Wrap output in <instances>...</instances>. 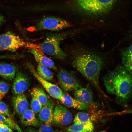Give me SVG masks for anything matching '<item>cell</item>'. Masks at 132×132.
I'll use <instances>...</instances> for the list:
<instances>
[{
	"label": "cell",
	"mask_w": 132,
	"mask_h": 132,
	"mask_svg": "<svg viewBox=\"0 0 132 132\" xmlns=\"http://www.w3.org/2000/svg\"><path fill=\"white\" fill-rule=\"evenodd\" d=\"M31 103V110L35 114L39 113L41 110L43 106L35 97H32Z\"/></svg>",
	"instance_id": "obj_24"
},
{
	"label": "cell",
	"mask_w": 132,
	"mask_h": 132,
	"mask_svg": "<svg viewBox=\"0 0 132 132\" xmlns=\"http://www.w3.org/2000/svg\"><path fill=\"white\" fill-rule=\"evenodd\" d=\"M38 132H54L52 128L50 126L45 124L41 125Z\"/></svg>",
	"instance_id": "obj_27"
},
{
	"label": "cell",
	"mask_w": 132,
	"mask_h": 132,
	"mask_svg": "<svg viewBox=\"0 0 132 132\" xmlns=\"http://www.w3.org/2000/svg\"><path fill=\"white\" fill-rule=\"evenodd\" d=\"M21 121L25 125L38 126L40 123L36 118L35 113L30 109H28L21 115Z\"/></svg>",
	"instance_id": "obj_17"
},
{
	"label": "cell",
	"mask_w": 132,
	"mask_h": 132,
	"mask_svg": "<svg viewBox=\"0 0 132 132\" xmlns=\"http://www.w3.org/2000/svg\"><path fill=\"white\" fill-rule=\"evenodd\" d=\"M28 52L33 55L39 64L54 70H57V68L51 59L43 55L35 49L31 48Z\"/></svg>",
	"instance_id": "obj_14"
},
{
	"label": "cell",
	"mask_w": 132,
	"mask_h": 132,
	"mask_svg": "<svg viewBox=\"0 0 132 132\" xmlns=\"http://www.w3.org/2000/svg\"><path fill=\"white\" fill-rule=\"evenodd\" d=\"M104 64L102 57L91 53L78 55L72 63L74 68L99 90V78Z\"/></svg>",
	"instance_id": "obj_2"
},
{
	"label": "cell",
	"mask_w": 132,
	"mask_h": 132,
	"mask_svg": "<svg viewBox=\"0 0 132 132\" xmlns=\"http://www.w3.org/2000/svg\"><path fill=\"white\" fill-rule=\"evenodd\" d=\"M71 112L66 107L60 105L55 106L53 111V121L55 125L59 126L68 125L72 121Z\"/></svg>",
	"instance_id": "obj_9"
},
{
	"label": "cell",
	"mask_w": 132,
	"mask_h": 132,
	"mask_svg": "<svg viewBox=\"0 0 132 132\" xmlns=\"http://www.w3.org/2000/svg\"><path fill=\"white\" fill-rule=\"evenodd\" d=\"M4 96L0 94V102L1 101L2 99Z\"/></svg>",
	"instance_id": "obj_31"
},
{
	"label": "cell",
	"mask_w": 132,
	"mask_h": 132,
	"mask_svg": "<svg viewBox=\"0 0 132 132\" xmlns=\"http://www.w3.org/2000/svg\"><path fill=\"white\" fill-rule=\"evenodd\" d=\"M32 46L31 43L11 32L8 31L0 35V51L13 52L21 48H33Z\"/></svg>",
	"instance_id": "obj_5"
},
{
	"label": "cell",
	"mask_w": 132,
	"mask_h": 132,
	"mask_svg": "<svg viewBox=\"0 0 132 132\" xmlns=\"http://www.w3.org/2000/svg\"><path fill=\"white\" fill-rule=\"evenodd\" d=\"M18 58L17 55L7 54L0 55V59H16Z\"/></svg>",
	"instance_id": "obj_29"
},
{
	"label": "cell",
	"mask_w": 132,
	"mask_h": 132,
	"mask_svg": "<svg viewBox=\"0 0 132 132\" xmlns=\"http://www.w3.org/2000/svg\"><path fill=\"white\" fill-rule=\"evenodd\" d=\"M132 75L123 66H119L108 71L103 77L106 88L114 95L117 102L126 106L132 96Z\"/></svg>",
	"instance_id": "obj_1"
},
{
	"label": "cell",
	"mask_w": 132,
	"mask_h": 132,
	"mask_svg": "<svg viewBox=\"0 0 132 132\" xmlns=\"http://www.w3.org/2000/svg\"><path fill=\"white\" fill-rule=\"evenodd\" d=\"M73 122L75 124H93L88 114L82 112H78L76 114L74 118Z\"/></svg>",
	"instance_id": "obj_22"
},
{
	"label": "cell",
	"mask_w": 132,
	"mask_h": 132,
	"mask_svg": "<svg viewBox=\"0 0 132 132\" xmlns=\"http://www.w3.org/2000/svg\"><path fill=\"white\" fill-rule=\"evenodd\" d=\"M132 45L121 52L122 64L123 67L132 75Z\"/></svg>",
	"instance_id": "obj_18"
},
{
	"label": "cell",
	"mask_w": 132,
	"mask_h": 132,
	"mask_svg": "<svg viewBox=\"0 0 132 132\" xmlns=\"http://www.w3.org/2000/svg\"><path fill=\"white\" fill-rule=\"evenodd\" d=\"M36 72L42 78L48 81L51 80L53 78V74L48 68L39 64L37 68Z\"/></svg>",
	"instance_id": "obj_21"
},
{
	"label": "cell",
	"mask_w": 132,
	"mask_h": 132,
	"mask_svg": "<svg viewBox=\"0 0 132 132\" xmlns=\"http://www.w3.org/2000/svg\"><path fill=\"white\" fill-rule=\"evenodd\" d=\"M64 36L58 35H48L41 44V50L44 53L54 57L61 59H64L66 55L60 45V41Z\"/></svg>",
	"instance_id": "obj_4"
},
{
	"label": "cell",
	"mask_w": 132,
	"mask_h": 132,
	"mask_svg": "<svg viewBox=\"0 0 132 132\" xmlns=\"http://www.w3.org/2000/svg\"><path fill=\"white\" fill-rule=\"evenodd\" d=\"M72 132V131H71V132Z\"/></svg>",
	"instance_id": "obj_33"
},
{
	"label": "cell",
	"mask_w": 132,
	"mask_h": 132,
	"mask_svg": "<svg viewBox=\"0 0 132 132\" xmlns=\"http://www.w3.org/2000/svg\"><path fill=\"white\" fill-rule=\"evenodd\" d=\"M12 101L14 109L19 115H22L28 109L29 103L26 95L23 93L13 97Z\"/></svg>",
	"instance_id": "obj_13"
},
{
	"label": "cell",
	"mask_w": 132,
	"mask_h": 132,
	"mask_svg": "<svg viewBox=\"0 0 132 132\" xmlns=\"http://www.w3.org/2000/svg\"><path fill=\"white\" fill-rule=\"evenodd\" d=\"M5 19L3 15L0 14V26H1L5 22Z\"/></svg>",
	"instance_id": "obj_30"
},
{
	"label": "cell",
	"mask_w": 132,
	"mask_h": 132,
	"mask_svg": "<svg viewBox=\"0 0 132 132\" xmlns=\"http://www.w3.org/2000/svg\"><path fill=\"white\" fill-rule=\"evenodd\" d=\"M12 87V91L14 95L23 93L28 88L29 82L27 77L22 72L16 74Z\"/></svg>",
	"instance_id": "obj_10"
},
{
	"label": "cell",
	"mask_w": 132,
	"mask_h": 132,
	"mask_svg": "<svg viewBox=\"0 0 132 132\" xmlns=\"http://www.w3.org/2000/svg\"><path fill=\"white\" fill-rule=\"evenodd\" d=\"M31 94L32 97L36 98L43 106L47 104L51 100L44 90L40 88L34 87L33 88Z\"/></svg>",
	"instance_id": "obj_19"
},
{
	"label": "cell",
	"mask_w": 132,
	"mask_h": 132,
	"mask_svg": "<svg viewBox=\"0 0 132 132\" xmlns=\"http://www.w3.org/2000/svg\"></svg>",
	"instance_id": "obj_34"
},
{
	"label": "cell",
	"mask_w": 132,
	"mask_h": 132,
	"mask_svg": "<svg viewBox=\"0 0 132 132\" xmlns=\"http://www.w3.org/2000/svg\"><path fill=\"white\" fill-rule=\"evenodd\" d=\"M57 77L60 87L65 91L76 90L82 87L75 76L65 70L60 69Z\"/></svg>",
	"instance_id": "obj_7"
},
{
	"label": "cell",
	"mask_w": 132,
	"mask_h": 132,
	"mask_svg": "<svg viewBox=\"0 0 132 132\" xmlns=\"http://www.w3.org/2000/svg\"><path fill=\"white\" fill-rule=\"evenodd\" d=\"M94 129L93 124L86 125L80 124H75L71 125L67 129L69 132H91Z\"/></svg>",
	"instance_id": "obj_20"
},
{
	"label": "cell",
	"mask_w": 132,
	"mask_h": 132,
	"mask_svg": "<svg viewBox=\"0 0 132 132\" xmlns=\"http://www.w3.org/2000/svg\"><path fill=\"white\" fill-rule=\"evenodd\" d=\"M99 132H105V131H103Z\"/></svg>",
	"instance_id": "obj_32"
},
{
	"label": "cell",
	"mask_w": 132,
	"mask_h": 132,
	"mask_svg": "<svg viewBox=\"0 0 132 132\" xmlns=\"http://www.w3.org/2000/svg\"><path fill=\"white\" fill-rule=\"evenodd\" d=\"M116 0H75L77 8L84 13L97 15L105 14L112 8Z\"/></svg>",
	"instance_id": "obj_3"
},
{
	"label": "cell",
	"mask_w": 132,
	"mask_h": 132,
	"mask_svg": "<svg viewBox=\"0 0 132 132\" xmlns=\"http://www.w3.org/2000/svg\"><path fill=\"white\" fill-rule=\"evenodd\" d=\"M9 87L8 84L3 81H0V94L4 96L8 91Z\"/></svg>",
	"instance_id": "obj_26"
},
{
	"label": "cell",
	"mask_w": 132,
	"mask_h": 132,
	"mask_svg": "<svg viewBox=\"0 0 132 132\" xmlns=\"http://www.w3.org/2000/svg\"><path fill=\"white\" fill-rule=\"evenodd\" d=\"M65 105L69 107L73 108L80 110H86L89 105L74 99L68 94H63L59 100Z\"/></svg>",
	"instance_id": "obj_15"
},
{
	"label": "cell",
	"mask_w": 132,
	"mask_h": 132,
	"mask_svg": "<svg viewBox=\"0 0 132 132\" xmlns=\"http://www.w3.org/2000/svg\"><path fill=\"white\" fill-rule=\"evenodd\" d=\"M70 26L69 22L63 19L54 17H47L42 19L35 26V29L37 30L57 31Z\"/></svg>",
	"instance_id": "obj_6"
},
{
	"label": "cell",
	"mask_w": 132,
	"mask_h": 132,
	"mask_svg": "<svg viewBox=\"0 0 132 132\" xmlns=\"http://www.w3.org/2000/svg\"><path fill=\"white\" fill-rule=\"evenodd\" d=\"M0 123L7 125L11 128L17 130L19 132L22 131L19 126L10 117H7L0 114Z\"/></svg>",
	"instance_id": "obj_23"
},
{
	"label": "cell",
	"mask_w": 132,
	"mask_h": 132,
	"mask_svg": "<svg viewBox=\"0 0 132 132\" xmlns=\"http://www.w3.org/2000/svg\"><path fill=\"white\" fill-rule=\"evenodd\" d=\"M74 95V99L88 105L94 103L93 94L89 85L76 90Z\"/></svg>",
	"instance_id": "obj_11"
},
{
	"label": "cell",
	"mask_w": 132,
	"mask_h": 132,
	"mask_svg": "<svg viewBox=\"0 0 132 132\" xmlns=\"http://www.w3.org/2000/svg\"><path fill=\"white\" fill-rule=\"evenodd\" d=\"M28 67L30 71L49 94L52 97L59 100L63 94L61 89L56 85L41 77L32 65H28Z\"/></svg>",
	"instance_id": "obj_8"
},
{
	"label": "cell",
	"mask_w": 132,
	"mask_h": 132,
	"mask_svg": "<svg viewBox=\"0 0 132 132\" xmlns=\"http://www.w3.org/2000/svg\"><path fill=\"white\" fill-rule=\"evenodd\" d=\"M11 129L6 125L0 123V132H12Z\"/></svg>",
	"instance_id": "obj_28"
},
{
	"label": "cell",
	"mask_w": 132,
	"mask_h": 132,
	"mask_svg": "<svg viewBox=\"0 0 132 132\" xmlns=\"http://www.w3.org/2000/svg\"><path fill=\"white\" fill-rule=\"evenodd\" d=\"M0 114L6 116L10 117V113L6 104L4 102H0Z\"/></svg>",
	"instance_id": "obj_25"
},
{
	"label": "cell",
	"mask_w": 132,
	"mask_h": 132,
	"mask_svg": "<svg viewBox=\"0 0 132 132\" xmlns=\"http://www.w3.org/2000/svg\"><path fill=\"white\" fill-rule=\"evenodd\" d=\"M54 102L51 100L47 104L43 106L39 112L38 119L45 124L51 126L53 123Z\"/></svg>",
	"instance_id": "obj_12"
},
{
	"label": "cell",
	"mask_w": 132,
	"mask_h": 132,
	"mask_svg": "<svg viewBox=\"0 0 132 132\" xmlns=\"http://www.w3.org/2000/svg\"><path fill=\"white\" fill-rule=\"evenodd\" d=\"M16 71V68L13 65L5 63L0 64V75L6 80L11 81L14 79Z\"/></svg>",
	"instance_id": "obj_16"
}]
</instances>
